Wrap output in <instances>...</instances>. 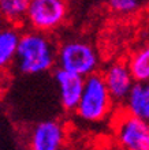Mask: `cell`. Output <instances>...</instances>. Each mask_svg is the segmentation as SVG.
<instances>
[{
	"label": "cell",
	"instance_id": "30bf717a",
	"mask_svg": "<svg viewBox=\"0 0 149 150\" xmlns=\"http://www.w3.org/2000/svg\"><path fill=\"white\" fill-rule=\"evenodd\" d=\"M21 34L14 26H0V70L15 62Z\"/></svg>",
	"mask_w": 149,
	"mask_h": 150
},
{
	"label": "cell",
	"instance_id": "5b68a950",
	"mask_svg": "<svg viewBox=\"0 0 149 150\" xmlns=\"http://www.w3.org/2000/svg\"><path fill=\"white\" fill-rule=\"evenodd\" d=\"M115 138L123 150H149V123L120 109L115 113Z\"/></svg>",
	"mask_w": 149,
	"mask_h": 150
},
{
	"label": "cell",
	"instance_id": "277c9868",
	"mask_svg": "<svg viewBox=\"0 0 149 150\" xmlns=\"http://www.w3.org/2000/svg\"><path fill=\"white\" fill-rule=\"evenodd\" d=\"M68 15L67 0H30L26 22L31 30L49 33L59 29Z\"/></svg>",
	"mask_w": 149,
	"mask_h": 150
},
{
	"label": "cell",
	"instance_id": "7a4b0ae2",
	"mask_svg": "<svg viewBox=\"0 0 149 150\" xmlns=\"http://www.w3.org/2000/svg\"><path fill=\"white\" fill-rule=\"evenodd\" d=\"M114 104L115 101L107 87L103 74L96 72L85 78V86L75 113L82 122L96 124L110 117Z\"/></svg>",
	"mask_w": 149,
	"mask_h": 150
},
{
	"label": "cell",
	"instance_id": "8992f818",
	"mask_svg": "<svg viewBox=\"0 0 149 150\" xmlns=\"http://www.w3.org/2000/svg\"><path fill=\"white\" fill-rule=\"evenodd\" d=\"M67 130L56 119H47L36 123L30 128L28 150H64Z\"/></svg>",
	"mask_w": 149,
	"mask_h": 150
},
{
	"label": "cell",
	"instance_id": "8fae6325",
	"mask_svg": "<svg viewBox=\"0 0 149 150\" xmlns=\"http://www.w3.org/2000/svg\"><path fill=\"white\" fill-rule=\"evenodd\" d=\"M127 64L135 82H149V42L135 49Z\"/></svg>",
	"mask_w": 149,
	"mask_h": 150
},
{
	"label": "cell",
	"instance_id": "4fadbf2b",
	"mask_svg": "<svg viewBox=\"0 0 149 150\" xmlns=\"http://www.w3.org/2000/svg\"><path fill=\"white\" fill-rule=\"evenodd\" d=\"M107 3L112 11L120 15L133 14L140 7V0H107Z\"/></svg>",
	"mask_w": 149,
	"mask_h": 150
},
{
	"label": "cell",
	"instance_id": "7c38bea8",
	"mask_svg": "<svg viewBox=\"0 0 149 150\" xmlns=\"http://www.w3.org/2000/svg\"><path fill=\"white\" fill-rule=\"evenodd\" d=\"M30 0H0V15L11 23L26 19Z\"/></svg>",
	"mask_w": 149,
	"mask_h": 150
},
{
	"label": "cell",
	"instance_id": "5bb4252c",
	"mask_svg": "<svg viewBox=\"0 0 149 150\" xmlns=\"http://www.w3.org/2000/svg\"><path fill=\"white\" fill-rule=\"evenodd\" d=\"M148 33H149V29H148Z\"/></svg>",
	"mask_w": 149,
	"mask_h": 150
},
{
	"label": "cell",
	"instance_id": "ba28073f",
	"mask_svg": "<svg viewBox=\"0 0 149 150\" xmlns=\"http://www.w3.org/2000/svg\"><path fill=\"white\" fill-rule=\"evenodd\" d=\"M103 78L115 103H125L135 83L127 62L122 60L110 64L103 72Z\"/></svg>",
	"mask_w": 149,
	"mask_h": 150
},
{
	"label": "cell",
	"instance_id": "52a82bcc",
	"mask_svg": "<svg viewBox=\"0 0 149 150\" xmlns=\"http://www.w3.org/2000/svg\"><path fill=\"white\" fill-rule=\"evenodd\" d=\"M56 87L59 91V101L64 111L75 112L85 86V78L73 72L56 68L53 72Z\"/></svg>",
	"mask_w": 149,
	"mask_h": 150
},
{
	"label": "cell",
	"instance_id": "6da1fadb",
	"mask_svg": "<svg viewBox=\"0 0 149 150\" xmlns=\"http://www.w3.org/2000/svg\"><path fill=\"white\" fill-rule=\"evenodd\" d=\"M58 48L47 33L37 30L21 34L15 64L21 74L38 75L51 71L56 64Z\"/></svg>",
	"mask_w": 149,
	"mask_h": 150
},
{
	"label": "cell",
	"instance_id": "9c48e42d",
	"mask_svg": "<svg viewBox=\"0 0 149 150\" xmlns=\"http://www.w3.org/2000/svg\"><path fill=\"white\" fill-rule=\"evenodd\" d=\"M127 113L149 123V82H135L123 103Z\"/></svg>",
	"mask_w": 149,
	"mask_h": 150
},
{
	"label": "cell",
	"instance_id": "3957f363",
	"mask_svg": "<svg viewBox=\"0 0 149 150\" xmlns=\"http://www.w3.org/2000/svg\"><path fill=\"white\" fill-rule=\"evenodd\" d=\"M58 67L88 78L96 74L100 67V56L96 48L88 41L71 38L58 47Z\"/></svg>",
	"mask_w": 149,
	"mask_h": 150
}]
</instances>
